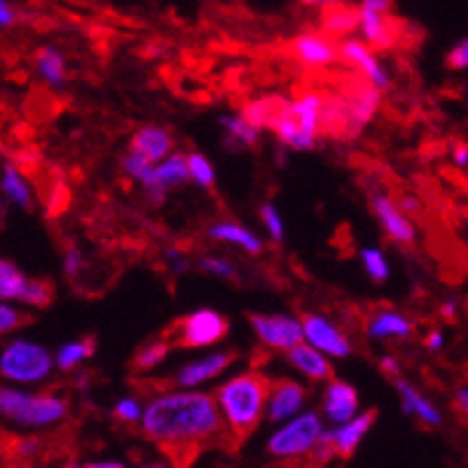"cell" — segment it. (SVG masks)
Wrapping results in <instances>:
<instances>
[{
    "mask_svg": "<svg viewBox=\"0 0 468 468\" xmlns=\"http://www.w3.org/2000/svg\"><path fill=\"white\" fill-rule=\"evenodd\" d=\"M139 426L166 454L171 468H187L202 447L228 441L216 396L204 388H162L144 403Z\"/></svg>",
    "mask_w": 468,
    "mask_h": 468,
    "instance_id": "6da1fadb",
    "label": "cell"
},
{
    "mask_svg": "<svg viewBox=\"0 0 468 468\" xmlns=\"http://www.w3.org/2000/svg\"><path fill=\"white\" fill-rule=\"evenodd\" d=\"M271 378L258 367H249L232 378L223 379L216 387L213 396L218 403L220 415L228 431V442L239 447L253 436L262 420L267 417V400H270Z\"/></svg>",
    "mask_w": 468,
    "mask_h": 468,
    "instance_id": "7a4b0ae2",
    "label": "cell"
},
{
    "mask_svg": "<svg viewBox=\"0 0 468 468\" xmlns=\"http://www.w3.org/2000/svg\"><path fill=\"white\" fill-rule=\"evenodd\" d=\"M69 399L57 391H24L0 384V417L22 429H48L69 417Z\"/></svg>",
    "mask_w": 468,
    "mask_h": 468,
    "instance_id": "3957f363",
    "label": "cell"
},
{
    "mask_svg": "<svg viewBox=\"0 0 468 468\" xmlns=\"http://www.w3.org/2000/svg\"><path fill=\"white\" fill-rule=\"evenodd\" d=\"M328 431L325 420L316 410H304L298 417L279 424L267 438V452L279 462H304L314 452L324 433Z\"/></svg>",
    "mask_w": 468,
    "mask_h": 468,
    "instance_id": "277c9868",
    "label": "cell"
},
{
    "mask_svg": "<svg viewBox=\"0 0 468 468\" xmlns=\"http://www.w3.org/2000/svg\"><path fill=\"white\" fill-rule=\"evenodd\" d=\"M57 361L52 351L36 340L15 337L0 345V378L12 384H43L52 378Z\"/></svg>",
    "mask_w": 468,
    "mask_h": 468,
    "instance_id": "5b68a950",
    "label": "cell"
},
{
    "mask_svg": "<svg viewBox=\"0 0 468 468\" xmlns=\"http://www.w3.org/2000/svg\"><path fill=\"white\" fill-rule=\"evenodd\" d=\"M228 333L229 319L223 312L199 307L176 321V325L166 335L171 337L174 346H181V349H207V346L220 345Z\"/></svg>",
    "mask_w": 468,
    "mask_h": 468,
    "instance_id": "8992f818",
    "label": "cell"
},
{
    "mask_svg": "<svg viewBox=\"0 0 468 468\" xmlns=\"http://www.w3.org/2000/svg\"><path fill=\"white\" fill-rule=\"evenodd\" d=\"M337 91H340L346 112V139H356L379 112L382 91L375 90L370 82L361 80V78H351V82H346Z\"/></svg>",
    "mask_w": 468,
    "mask_h": 468,
    "instance_id": "52a82bcc",
    "label": "cell"
},
{
    "mask_svg": "<svg viewBox=\"0 0 468 468\" xmlns=\"http://www.w3.org/2000/svg\"><path fill=\"white\" fill-rule=\"evenodd\" d=\"M249 324L253 335L262 346L279 354H286L292 346L304 342L303 319L291 314H249Z\"/></svg>",
    "mask_w": 468,
    "mask_h": 468,
    "instance_id": "ba28073f",
    "label": "cell"
},
{
    "mask_svg": "<svg viewBox=\"0 0 468 468\" xmlns=\"http://www.w3.org/2000/svg\"><path fill=\"white\" fill-rule=\"evenodd\" d=\"M367 202L373 208L379 228L387 234L388 241L396 246H412L417 241V225L408 213L399 207V199H394L387 190H370Z\"/></svg>",
    "mask_w": 468,
    "mask_h": 468,
    "instance_id": "9c48e42d",
    "label": "cell"
},
{
    "mask_svg": "<svg viewBox=\"0 0 468 468\" xmlns=\"http://www.w3.org/2000/svg\"><path fill=\"white\" fill-rule=\"evenodd\" d=\"M340 61L349 70L356 73V78L370 82L375 90L384 91L391 87V75H388L387 66L379 61L378 52L367 43H363L361 37H346L340 43Z\"/></svg>",
    "mask_w": 468,
    "mask_h": 468,
    "instance_id": "30bf717a",
    "label": "cell"
},
{
    "mask_svg": "<svg viewBox=\"0 0 468 468\" xmlns=\"http://www.w3.org/2000/svg\"><path fill=\"white\" fill-rule=\"evenodd\" d=\"M300 319H303L304 342L309 346H314L321 354H325L328 358H337V361L349 358L354 354V345L335 321H330L324 314H316V312H304Z\"/></svg>",
    "mask_w": 468,
    "mask_h": 468,
    "instance_id": "8fae6325",
    "label": "cell"
},
{
    "mask_svg": "<svg viewBox=\"0 0 468 468\" xmlns=\"http://www.w3.org/2000/svg\"><path fill=\"white\" fill-rule=\"evenodd\" d=\"M234 361H237V351L232 349L208 351L204 356L183 363L174 373L171 382H174L176 388H199L204 384L213 382V379L223 378L234 366Z\"/></svg>",
    "mask_w": 468,
    "mask_h": 468,
    "instance_id": "7c38bea8",
    "label": "cell"
},
{
    "mask_svg": "<svg viewBox=\"0 0 468 468\" xmlns=\"http://www.w3.org/2000/svg\"><path fill=\"white\" fill-rule=\"evenodd\" d=\"M307 400V384L292 378H274L271 379L265 420L270 421V424H283V421L292 420V417H298L300 412H304Z\"/></svg>",
    "mask_w": 468,
    "mask_h": 468,
    "instance_id": "4fadbf2b",
    "label": "cell"
},
{
    "mask_svg": "<svg viewBox=\"0 0 468 468\" xmlns=\"http://www.w3.org/2000/svg\"><path fill=\"white\" fill-rule=\"evenodd\" d=\"M291 54L304 69L324 70L340 61V43L321 31H304L291 40Z\"/></svg>",
    "mask_w": 468,
    "mask_h": 468,
    "instance_id": "5bb4252c",
    "label": "cell"
},
{
    "mask_svg": "<svg viewBox=\"0 0 468 468\" xmlns=\"http://www.w3.org/2000/svg\"><path fill=\"white\" fill-rule=\"evenodd\" d=\"M361 412V396L354 388V384L345 382V379L333 378L324 387V396H321V415L330 424H345V421L354 420Z\"/></svg>",
    "mask_w": 468,
    "mask_h": 468,
    "instance_id": "9a60e30c",
    "label": "cell"
},
{
    "mask_svg": "<svg viewBox=\"0 0 468 468\" xmlns=\"http://www.w3.org/2000/svg\"><path fill=\"white\" fill-rule=\"evenodd\" d=\"M358 33L361 40L370 48L394 49L400 40V24L396 22L391 12H375L358 5Z\"/></svg>",
    "mask_w": 468,
    "mask_h": 468,
    "instance_id": "2e32d148",
    "label": "cell"
},
{
    "mask_svg": "<svg viewBox=\"0 0 468 468\" xmlns=\"http://www.w3.org/2000/svg\"><path fill=\"white\" fill-rule=\"evenodd\" d=\"M363 333L375 342L408 340L415 333V321L394 307H379L367 314Z\"/></svg>",
    "mask_w": 468,
    "mask_h": 468,
    "instance_id": "e0dca14e",
    "label": "cell"
},
{
    "mask_svg": "<svg viewBox=\"0 0 468 468\" xmlns=\"http://www.w3.org/2000/svg\"><path fill=\"white\" fill-rule=\"evenodd\" d=\"M174 145L176 139L171 129L162 127V124H144V127L132 133L127 150L148 160L150 165H160L171 153H176Z\"/></svg>",
    "mask_w": 468,
    "mask_h": 468,
    "instance_id": "ac0fdd59",
    "label": "cell"
},
{
    "mask_svg": "<svg viewBox=\"0 0 468 468\" xmlns=\"http://www.w3.org/2000/svg\"><path fill=\"white\" fill-rule=\"evenodd\" d=\"M286 356L288 366L295 370L303 379L312 384H328L330 379L335 378V367L330 363V358L325 354H321L319 349L309 346L307 342L292 346L291 351L283 354Z\"/></svg>",
    "mask_w": 468,
    "mask_h": 468,
    "instance_id": "d6986e66",
    "label": "cell"
},
{
    "mask_svg": "<svg viewBox=\"0 0 468 468\" xmlns=\"http://www.w3.org/2000/svg\"><path fill=\"white\" fill-rule=\"evenodd\" d=\"M207 237L211 241H218V244L232 246V249L244 250L246 256H262L265 250V241L262 237H258L250 228H246L244 223H237V220H213L207 229Z\"/></svg>",
    "mask_w": 468,
    "mask_h": 468,
    "instance_id": "ffe728a7",
    "label": "cell"
},
{
    "mask_svg": "<svg viewBox=\"0 0 468 468\" xmlns=\"http://www.w3.org/2000/svg\"><path fill=\"white\" fill-rule=\"evenodd\" d=\"M391 384H394L396 394H399L400 408H403L405 415L415 417L417 421H421L424 426H431V429L442 424V412L438 410V405L424 391H420L410 379L396 378L391 379Z\"/></svg>",
    "mask_w": 468,
    "mask_h": 468,
    "instance_id": "44dd1931",
    "label": "cell"
},
{
    "mask_svg": "<svg viewBox=\"0 0 468 468\" xmlns=\"http://www.w3.org/2000/svg\"><path fill=\"white\" fill-rule=\"evenodd\" d=\"M375 421H378V410H366V412H358L354 420L345 421V424L340 426H333V429H330V441H333L337 457L340 459L354 457V452L358 450L363 438L370 433Z\"/></svg>",
    "mask_w": 468,
    "mask_h": 468,
    "instance_id": "7402d4cb",
    "label": "cell"
},
{
    "mask_svg": "<svg viewBox=\"0 0 468 468\" xmlns=\"http://www.w3.org/2000/svg\"><path fill=\"white\" fill-rule=\"evenodd\" d=\"M324 103H325V91L321 90H307L300 91L292 99V117L300 124L304 133L321 139L324 136Z\"/></svg>",
    "mask_w": 468,
    "mask_h": 468,
    "instance_id": "603a6c76",
    "label": "cell"
},
{
    "mask_svg": "<svg viewBox=\"0 0 468 468\" xmlns=\"http://www.w3.org/2000/svg\"><path fill=\"white\" fill-rule=\"evenodd\" d=\"M218 127L223 132L225 148L232 150V153H244V150L256 148L258 141H261V132L241 112H225V115H220Z\"/></svg>",
    "mask_w": 468,
    "mask_h": 468,
    "instance_id": "cb8c5ba5",
    "label": "cell"
},
{
    "mask_svg": "<svg viewBox=\"0 0 468 468\" xmlns=\"http://www.w3.org/2000/svg\"><path fill=\"white\" fill-rule=\"evenodd\" d=\"M319 31L333 37V40H337V43L351 37L358 31V7L337 3V5H330L325 10H321Z\"/></svg>",
    "mask_w": 468,
    "mask_h": 468,
    "instance_id": "d4e9b609",
    "label": "cell"
},
{
    "mask_svg": "<svg viewBox=\"0 0 468 468\" xmlns=\"http://www.w3.org/2000/svg\"><path fill=\"white\" fill-rule=\"evenodd\" d=\"M291 103V99L282 94H265V96H258V99H250L241 106V115L249 120L258 132H270L274 120L283 112V108Z\"/></svg>",
    "mask_w": 468,
    "mask_h": 468,
    "instance_id": "484cf974",
    "label": "cell"
},
{
    "mask_svg": "<svg viewBox=\"0 0 468 468\" xmlns=\"http://www.w3.org/2000/svg\"><path fill=\"white\" fill-rule=\"evenodd\" d=\"M36 73L40 75V80L52 90H61L66 85V57L61 49L45 45L37 49L36 54Z\"/></svg>",
    "mask_w": 468,
    "mask_h": 468,
    "instance_id": "4316f807",
    "label": "cell"
},
{
    "mask_svg": "<svg viewBox=\"0 0 468 468\" xmlns=\"http://www.w3.org/2000/svg\"><path fill=\"white\" fill-rule=\"evenodd\" d=\"M96 354V337L94 335H87V337H78V340H70L66 345L58 346L57 356V370L61 373H73L82 363L90 361L91 356Z\"/></svg>",
    "mask_w": 468,
    "mask_h": 468,
    "instance_id": "83f0119b",
    "label": "cell"
},
{
    "mask_svg": "<svg viewBox=\"0 0 468 468\" xmlns=\"http://www.w3.org/2000/svg\"><path fill=\"white\" fill-rule=\"evenodd\" d=\"M171 349H176V346L169 335L157 337V340H148L136 354H133L132 370L139 375L153 373V370H157V367L169 358Z\"/></svg>",
    "mask_w": 468,
    "mask_h": 468,
    "instance_id": "f1b7e54d",
    "label": "cell"
},
{
    "mask_svg": "<svg viewBox=\"0 0 468 468\" xmlns=\"http://www.w3.org/2000/svg\"><path fill=\"white\" fill-rule=\"evenodd\" d=\"M154 178H157V187L165 195H169L176 187L190 183V171H187V154L186 153H171L165 162L157 165L154 169Z\"/></svg>",
    "mask_w": 468,
    "mask_h": 468,
    "instance_id": "f546056e",
    "label": "cell"
},
{
    "mask_svg": "<svg viewBox=\"0 0 468 468\" xmlns=\"http://www.w3.org/2000/svg\"><path fill=\"white\" fill-rule=\"evenodd\" d=\"M0 187H3L5 197L10 199L15 207L27 208V211L33 207V192H31V187H28L27 174H24V171L19 169L15 162H7V165L3 166Z\"/></svg>",
    "mask_w": 468,
    "mask_h": 468,
    "instance_id": "4dcf8cb0",
    "label": "cell"
},
{
    "mask_svg": "<svg viewBox=\"0 0 468 468\" xmlns=\"http://www.w3.org/2000/svg\"><path fill=\"white\" fill-rule=\"evenodd\" d=\"M28 277L12 261L0 258V303H19Z\"/></svg>",
    "mask_w": 468,
    "mask_h": 468,
    "instance_id": "1f68e13d",
    "label": "cell"
},
{
    "mask_svg": "<svg viewBox=\"0 0 468 468\" xmlns=\"http://www.w3.org/2000/svg\"><path fill=\"white\" fill-rule=\"evenodd\" d=\"M358 261H361L363 271L367 277L373 279L375 283H384L391 277V265H388L384 250L378 249V246H363L358 250Z\"/></svg>",
    "mask_w": 468,
    "mask_h": 468,
    "instance_id": "d6a6232c",
    "label": "cell"
},
{
    "mask_svg": "<svg viewBox=\"0 0 468 468\" xmlns=\"http://www.w3.org/2000/svg\"><path fill=\"white\" fill-rule=\"evenodd\" d=\"M187 171H190V183H195L202 190H211L216 186V169L213 162L199 150L187 153Z\"/></svg>",
    "mask_w": 468,
    "mask_h": 468,
    "instance_id": "836d02e7",
    "label": "cell"
},
{
    "mask_svg": "<svg viewBox=\"0 0 468 468\" xmlns=\"http://www.w3.org/2000/svg\"><path fill=\"white\" fill-rule=\"evenodd\" d=\"M52 300H54V283L52 282H48V279H40V277H28L19 303L27 304V307L45 309L52 304Z\"/></svg>",
    "mask_w": 468,
    "mask_h": 468,
    "instance_id": "e575fe53",
    "label": "cell"
},
{
    "mask_svg": "<svg viewBox=\"0 0 468 468\" xmlns=\"http://www.w3.org/2000/svg\"><path fill=\"white\" fill-rule=\"evenodd\" d=\"M3 450L10 454L12 462H16L22 468H27L28 462H33V459L40 454L43 441H40V438H12L7 445H3Z\"/></svg>",
    "mask_w": 468,
    "mask_h": 468,
    "instance_id": "d590c367",
    "label": "cell"
},
{
    "mask_svg": "<svg viewBox=\"0 0 468 468\" xmlns=\"http://www.w3.org/2000/svg\"><path fill=\"white\" fill-rule=\"evenodd\" d=\"M258 216H261V223L265 228L267 237H270L274 244H282L286 239V225H283V216L279 211V207L274 202H262L258 208Z\"/></svg>",
    "mask_w": 468,
    "mask_h": 468,
    "instance_id": "8d00e7d4",
    "label": "cell"
},
{
    "mask_svg": "<svg viewBox=\"0 0 468 468\" xmlns=\"http://www.w3.org/2000/svg\"><path fill=\"white\" fill-rule=\"evenodd\" d=\"M197 267L204 274H208V277H218L225 279V282H234V279L239 277L237 265L225 256H202L197 261Z\"/></svg>",
    "mask_w": 468,
    "mask_h": 468,
    "instance_id": "74e56055",
    "label": "cell"
},
{
    "mask_svg": "<svg viewBox=\"0 0 468 468\" xmlns=\"http://www.w3.org/2000/svg\"><path fill=\"white\" fill-rule=\"evenodd\" d=\"M112 417H115L120 424H141V417H144V400L136 399V396H120V399L112 403Z\"/></svg>",
    "mask_w": 468,
    "mask_h": 468,
    "instance_id": "f35d334b",
    "label": "cell"
},
{
    "mask_svg": "<svg viewBox=\"0 0 468 468\" xmlns=\"http://www.w3.org/2000/svg\"><path fill=\"white\" fill-rule=\"evenodd\" d=\"M27 324H31V316L24 309L15 307L10 303H0V335L15 333V330L24 328Z\"/></svg>",
    "mask_w": 468,
    "mask_h": 468,
    "instance_id": "ab89813d",
    "label": "cell"
},
{
    "mask_svg": "<svg viewBox=\"0 0 468 468\" xmlns=\"http://www.w3.org/2000/svg\"><path fill=\"white\" fill-rule=\"evenodd\" d=\"M162 258H165L169 271H174V274H178V277L187 274V271H190V267H192L190 256H187L181 246H166V249L162 250Z\"/></svg>",
    "mask_w": 468,
    "mask_h": 468,
    "instance_id": "60d3db41",
    "label": "cell"
},
{
    "mask_svg": "<svg viewBox=\"0 0 468 468\" xmlns=\"http://www.w3.org/2000/svg\"><path fill=\"white\" fill-rule=\"evenodd\" d=\"M445 66L450 70H466L468 69V37H462L452 49L445 54Z\"/></svg>",
    "mask_w": 468,
    "mask_h": 468,
    "instance_id": "b9f144b4",
    "label": "cell"
},
{
    "mask_svg": "<svg viewBox=\"0 0 468 468\" xmlns=\"http://www.w3.org/2000/svg\"><path fill=\"white\" fill-rule=\"evenodd\" d=\"M82 271H85V256L80 249L70 246L64 253V274L69 279H78L82 277Z\"/></svg>",
    "mask_w": 468,
    "mask_h": 468,
    "instance_id": "7bdbcfd3",
    "label": "cell"
},
{
    "mask_svg": "<svg viewBox=\"0 0 468 468\" xmlns=\"http://www.w3.org/2000/svg\"><path fill=\"white\" fill-rule=\"evenodd\" d=\"M379 367H382V373L388 375L391 379L403 378V375H400V361L394 354H384V356L379 358Z\"/></svg>",
    "mask_w": 468,
    "mask_h": 468,
    "instance_id": "ee69618b",
    "label": "cell"
},
{
    "mask_svg": "<svg viewBox=\"0 0 468 468\" xmlns=\"http://www.w3.org/2000/svg\"><path fill=\"white\" fill-rule=\"evenodd\" d=\"M399 207L408 213L410 218H415V216H420L421 213V202L415 197V195H400Z\"/></svg>",
    "mask_w": 468,
    "mask_h": 468,
    "instance_id": "f6af8a7d",
    "label": "cell"
},
{
    "mask_svg": "<svg viewBox=\"0 0 468 468\" xmlns=\"http://www.w3.org/2000/svg\"><path fill=\"white\" fill-rule=\"evenodd\" d=\"M424 345H426V349H429V351H441L442 346H445V333H442V330H438V328L429 330V333H426V337H424Z\"/></svg>",
    "mask_w": 468,
    "mask_h": 468,
    "instance_id": "bcb514c9",
    "label": "cell"
},
{
    "mask_svg": "<svg viewBox=\"0 0 468 468\" xmlns=\"http://www.w3.org/2000/svg\"><path fill=\"white\" fill-rule=\"evenodd\" d=\"M454 410L468 421V387H459L454 391Z\"/></svg>",
    "mask_w": 468,
    "mask_h": 468,
    "instance_id": "7dc6e473",
    "label": "cell"
},
{
    "mask_svg": "<svg viewBox=\"0 0 468 468\" xmlns=\"http://www.w3.org/2000/svg\"><path fill=\"white\" fill-rule=\"evenodd\" d=\"M16 22L15 7L7 0H0V28H10Z\"/></svg>",
    "mask_w": 468,
    "mask_h": 468,
    "instance_id": "c3c4849f",
    "label": "cell"
},
{
    "mask_svg": "<svg viewBox=\"0 0 468 468\" xmlns=\"http://www.w3.org/2000/svg\"><path fill=\"white\" fill-rule=\"evenodd\" d=\"M459 314V300L457 298H445L441 303V316L445 321H454Z\"/></svg>",
    "mask_w": 468,
    "mask_h": 468,
    "instance_id": "681fc988",
    "label": "cell"
},
{
    "mask_svg": "<svg viewBox=\"0 0 468 468\" xmlns=\"http://www.w3.org/2000/svg\"><path fill=\"white\" fill-rule=\"evenodd\" d=\"M452 162L457 166H468V144H457L452 148Z\"/></svg>",
    "mask_w": 468,
    "mask_h": 468,
    "instance_id": "f907efd6",
    "label": "cell"
},
{
    "mask_svg": "<svg viewBox=\"0 0 468 468\" xmlns=\"http://www.w3.org/2000/svg\"><path fill=\"white\" fill-rule=\"evenodd\" d=\"M337 3H345V0H303V5L319 7V10H325V7L330 5H337Z\"/></svg>",
    "mask_w": 468,
    "mask_h": 468,
    "instance_id": "816d5d0a",
    "label": "cell"
},
{
    "mask_svg": "<svg viewBox=\"0 0 468 468\" xmlns=\"http://www.w3.org/2000/svg\"><path fill=\"white\" fill-rule=\"evenodd\" d=\"M82 468H124V463H120V462H90V463H82Z\"/></svg>",
    "mask_w": 468,
    "mask_h": 468,
    "instance_id": "f5cc1de1",
    "label": "cell"
},
{
    "mask_svg": "<svg viewBox=\"0 0 468 468\" xmlns=\"http://www.w3.org/2000/svg\"><path fill=\"white\" fill-rule=\"evenodd\" d=\"M139 468H171V463H166V462H153V463H145V466H139Z\"/></svg>",
    "mask_w": 468,
    "mask_h": 468,
    "instance_id": "db71d44e",
    "label": "cell"
},
{
    "mask_svg": "<svg viewBox=\"0 0 468 468\" xmlns=\"http://www.w3.org/2000/svg\"><path fill=\"white\" fill-rule=\"evenodd\" d=\"M61 468H82V463H78V462H69V463H64V466Z\"/></svg>",
    "mask_w": 468,
    "mask_h": 468,
    "instance_id": "11a10c76",
    "label": "cell"
},
{
    "mask_svg": "<svg viewBox=\"0 0 468 468\" xmlns=\"http://www.w3.org/2000/svg\"><path fill=\"white\" fill-rule=\"evenodd\" d=\"M27 468H45V466H27Z\"/></svg>",
    "mask_w": 468,
    "mask_h": 468,
    "instance_id": "9f6ffc18",
    "label": "cell"
}]
</instances>
